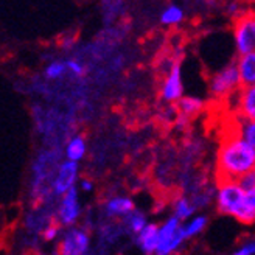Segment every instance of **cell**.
<instances>
[{
	"label": "cell",
	"instance_id": "cell-1",
	"mask_svg": "<svg viewBox=\"0 0 255 255\" xmlns=\"http://www.w3.org/2000/svg\"><path fill=\"white\" fill-rule=\"evenodd\" d=\"M255 170V149L238 134L227 137L216 156V181H237Z\"/></svg>",
	"mask_w": 255,
	"mask_h": 255
},
{
	"label": "cell",
	"instance_id": "cell-2",
	"mask_svg": "<svg viewBox=\"0 0 255 255\" xmlns=\"http://www.w3.org/2000/svg\"><path fill=\"white\" fill-rule=\"evenodd\" d=\"M234 41L238 56L255 52V11L240 12L234 20Z\"/></svg>",
	"mask_w": 255,
	"mask_h": 255
},
{
	"label": "cell",
	"instance_id": "cell-3",
	"mask_svg": "<svg viewBox=\"0 0 255 255\" xmlns=\"http://www.w3.org/2000/svg\"><path fill=\"white\" fill-rule=\"evenodd\" d=\"M245 204V190L237 181H216V209L223 215L235 216Z\"/></svg>",
	"mask_w": 255,
	"mask_h": 255
},
{
	"label": "cell",
	"instance_id": "cell-4",
	"mask_svg": "<svg viewBox=\"0 0 255 255\" xmlns=\"http://www.w3.org/2000/svg\"><path fill=\"white\" fill-rule=\"evenodd\" d=\"M209 89L210 94L215 98H226L231 94H234L237 89H241V81H240V73L237 69V64H229V66L223 67L209 81Z\"/></svg>",
	"mask_w": 255,
	"mask_h": 255
},
{
	"label": "cell",
	"instance_id": "cell-5",
	"mask_svg": "<svg viewBox=\"0 0 255 255\" xmlns=\"http://www.w3.org/2000/svg\"><path fill=\"white\" fill-rule=\"evenodd\" d=\"M185 237L182 234L181 220L170 216L162 226H159V249L156 255H171L182 246Z\"/></svg>",
	"mask_w": 255,
	"mask_h": 255
},
{
	"label": "cell",
	"instance_id": "cell-6",
	"mask_svg": "<svg viewBox=\"0 0 255 255\" xmlns=\"http://www.w3.org/2000/svg\"><path fill=\"white\" fill-rule=\"evenodd\" d=\"M91 235L83 227H72L61 237L58 255H89Z\"/></svg>",
	"mask_w": 255,
	"mask_h": 255
},
{
	"label": "cell",
	"instance_id": "cell-7",
	"mask_svg": "<svg viewBox=\"0 0 255 255\" xmlns=\"http://www.w3.org/2000/svg\"><path fill=\"white\" fill-rule=\"evenodd\" d=\"M78 174H80V165L76 162H70V160L61 162L52 181L53 193L61 198L66 193H69L72 188H75V184L78 181Z\"/></svg>",
	"mask_w": 255,
	"mask_h": 255
},
{
	"label": "cell",
	"instance_id": "cell-8",
	"mask_svg": "<svg viewBox=\"0 0 255 255\" xmlns=\"http://www.w3.org/2000/svg\"><path fill=\"white\" fill-rule=\"evenodd\" d=\"M81 216V206L78 199V188H72L61 198L56 212V223L62 227H73Z\"/></svg>",
	"mask_w": 255,
	"mask_h": 255
},
{
	"label": "cell",
	"instance_id": "cell-9",
	"mask_svg": "<svg viewBox=\"0 0 255 255\" xmlns=\"http://www.w3.org/2000/svg\"><path fill=\"white\" fill-rule=\"evenodd\" d=\"M184 97V84L181 75V62L177 61L170 73L163 76L160 84V98L165 103H177Z\"/></svg>",
	"mask_w": 255,
	"mask_h": 255
},
{
	"label": "cell",
	"instance_id": "cell-10",
	"mask_svg": "<svg viewBox=\"0 0 255 255\" xmlns=\"http://www.w3.org/2000/svg\"><path fill=\"white\" fill-rule=\"evenodd\" d=\"M135 243L143 254L156 255L159 249V226L148 223V226L135 237Z\"/></svg>",
	"mask_w": 255,
	"mask_h": 255
},
{
	"label": "cell",
	"instance_id": "cell-11",
	"mask_svg": "<svg viewBox=\"0 0 255 255\" xmlns=\"http://www.w3.org/2000/svg\"><path fill=\"white\" fill-rule=\"evenodd\" d=\"M238 112L245 120L255 122V84L240 89Z\"/></svg>",
	"mask_w": 255,
	"mask_h": 255
},
{
	"label": "cell",
	"instance_id": "cell-12",
	"mask_svg": "<svg viewBox=\"0 0 255 255\" xmlns=\"http://www.w3.org/2000/svg\"><path fill=\"white\" fill-rule=\"evenodd\" d=\"M105 210L109 216H116V218H126L135 210L134 201L128 196H112L106 201Z\"/></svg>",
	"mask_w": 255,
	"mask_h": 255
},
{
	"label": "cell",
	"instance_id": "cell-13",
	"mask_svg": "<svg viewBox=\"0 0 255 255\" xmlns=\"http://www.w3.org/2000/svg\"><path fill=\"white\" fill-rule=\"evenodd\" d=\"M235 64L240 73L241 87L254 86L255 84V52L238 56Z\"/></svg>",
	"mask_w": 255,
	"mask_h": 255
},
{
	"label": "cell",
	"instance_id": "cell-14",
	"mask_svg": "<svg viewBox=\"0 0 255 255\" xmlns=\"http://www.w3.org/2000/svg\"><path fill=\"white\" fill-rule=\"evenodd\" d=\"M86 151H87V145H86L84 137L80 135V134H76V135H73V137H70L67 140L66 148H64V156H66V160L78 163L80 160L84 159Z\"/></svg>",
	"mask_w": 255,
	"mask_h": 255
},
{
	"label": "cell",
	"instance_id": "cell-15",
	"mask_svg": "<svg viewBox=\"0 0 255 255\" xmlns=\"http://www.w3.org/2000/svg\"><path fill=\"white\" fill-rule=\"evenodd\" d=\"M206 103H204V100L199 98V97H182L179 101L176 103V108H177V112L182 114V116H187L188 119L198 116V114L204 109Z\"/></svg>",
	"mask_w": 255,
	"mask_h": 255
},
{
	"label": "cell",
	"instance_id": "cell-16",
	"mask_svg": "<svg viewBox=\"0 0 255 255\" xmlns=\"http://www.w3.org/2000/svg\"><path fill=\"white\" fill-rule=\"evenodd\" d=\"M207 216L206 215H196L191 220H188L185 224H182V234L185 237V240L193 238L196 235H199L204 229L207 227Z\"/></svg>",
	"mask_w": 255,
	"mask_h": 255
},
{
	"label": "cell",
	"instance_id": "cell-17",
	"mask_svg": "<svg viewBox=\"0 0 255 255\" xmlns=\"http://www.w3.org/2000/svg\"><path fill=\"white\" fill-rule=\"evenodd\" d=\"M173 210H174V216L177 220L188 221V220H191V216H193L196 206H193V202H191L190 199L179 196L173 202Z\"/></svg>",
	"mask_w": 255,
	"mask_h": 255
},
{
	"label": "cell",
	"instance_id": "cell-18",
	"mask_svg": "<svg viewBox=\"0 0 255 255\" xmlns=\"http://www.w3.org/2000/svg\"><path fill=\"white\" fill-rule=\"evenodd\" d=\"M185 17V12L181 6L177 5H170L160 12V23L167 25V27H176L179 25Z\"/></svg>",
	"mask_w": 255,
	"mask_h": 255
},
{
	"label": "cell",
	"instance_id": "cell-19",
	"mask_svg": "<svg viewBox=\"0 0 255 255\" xmlns=\"http://www.w3.org/2000/svg\"><path fill=\"white\" fill-rule=\"evenodd\" d=\"M148 226V221L145 218V215L142 212H137L134 210L131 215L126 216V227L128 231H131L135 237L143 231V229Z\"/></svg>",
	"mask_w": 255,
	"mask_h": 255
},
{
	"label": "cell",
	"instance_id": "cell-20",
	"mask_svg": "<svg viewBox=\"0 0 255 255\" xmlns=\"http://www.w3.org/2000/svg\"><path fill=\"white\" fill-rule=\"evenodd\" d=\"M238 135L245 138L246 142L255 149V122L251 120H241L238 125Z\"/></svg>",
	"mask_w": 255,
	"mask_h": 255
},
{
	"label": "cell",
	"instance_id": "cell-21",
	"mask_svg": "<svg viewBox=\"0 0 255 255\" xmlns=\"http://www.w3.org/2000/svg\"><path fill=\"white\" fill-rule=\"evenodd\" d=\"M67 70V64L62 61H52L45 67V76L48 80H58L61 76L66 73Z\"/></svg>",
	"mask_w": 255,
	"mask_h": 255
},
{
	"label": "cell",
	"instance_id": "cell-22",
	"mask_svg": "<svg viewBox=\"0 0 255 255\" xmlns=\"http://www.w3.org/2000/svg\"><path fill=\"white\" fill-rule=\"evenodd\" d=\"M59 234H61V226L58 223H48L47 226H44L41 235H42L44 241L50 243V241H56Z\"/></svg>",
	"mask_w": 255,
	"mask_h": 255
},
{
	"label": "cell",
	"instance_id": "cell-23",
	"mask_svg": "<svg viewBox=\"0 0 255 255\" xmlns=\"http://www.w3.org/2000/svg\"><path fill=\"white\" fill-rule=\"evenodd\" d=\"M237 182L245 191H249V190L255 188V170L243 174V176L240 177V179H237Z\"/></svg>",
	"mask_w": 255,
	"mask_h": 255
},
{
	"label": "cell",
	"instance_id": "cell-24",
	"mask_svg": "<svg viewBox=\"0 0 255 255\" xmlns=\"http://www.w3.org/2000/svg\"><path fill=\"white\" fill-rule=\"evenodd\" d=\"M67 70L70 73H73L75 76H83L84 75V66L80 61H75V59H69L67 62Z\"/></svg>",
	"mask_w": 255,
	"mask_h": 255
},
{
	"label": "cell",
	"instance_id": "cell-25",
	"mask_svg": "<svg viewBox=\"0 0 255 255\" xmlns=\"http://www.w3.org/2000/svg\"><path fill=\"white\" fill-rule=\"evenodd\" d=\"M232 255H255V240L241 245Z\"/></svg>",
	"mask_w": 255,
	"mask_h": 255
},
{
	"label": "cell",
	"instance_id": "cell-26",
	"mask_svg": "<svg viewBox=\"0 0 255 255\" xmlns=\"http://www.w3.org/2000/svg\"><path fill=\"white\" fill-rule=\"evenodd\" d=\"M245 201L248 206L255 212V188L249 190V191H245Z\"/></svg>",
	"mask_w": 255,
	"mask_h": 255
},
{
	"label": "cell",
	"instance_id": "cell-27",
	"mask_svg": "<svg viewBox=\"0 0 255 255\" xmlns=\"http://www.w3.org/2000/svg\"><path fill=\"white\" fill-rule=\"evenodd\" d=\"M80 190L81 191H86V193H89V191L94 190V182L91 179H81L80 182Z\"/></svg>",
	"mask_w": 255,
	"mask_h": 255
}]
</instances>
